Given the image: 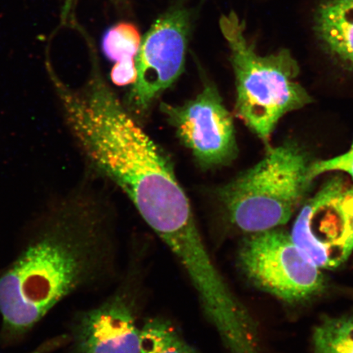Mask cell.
Listing matches in <instances>:
<instances>
[{"instance_id":"15","label":"cell","mask_w":353,"mask_h":353,"mask_svg":"<svg viewBox=\"0 0 353 353\" xmlns=\"http://www.w3.org/2000/svg\"><path fill=\"white\" fill-rule=\"evenodd\" d=\"M68 342V335L64 331L44 339L32 350L23 353H57L63 350Z\"/></svg>"},{"instance_id":"2","label":"cell","mask_w":353,"mask_h":353,"mask_svg":"<svg viewBox=\"0 0 353 353\" xmlns=\"http://www.w3.org/2000/svg\"><path fill=\"white\" fill-rule=\"evenodd\" d=\"M50 72L61 118L86 174L120 188L148 226L192 209L170 158L121 103L98 66L78 88Z\"/></svg>"},{"instance_id":"7","label":"cell","mask_w":353,"mask_h":353,"mask_svg":"<svg viewBox=\"0 0 353 353\" xmlns=\"http://www.w3.org/2000/svg\"><path fill=\"white\" fill-rule=\"evenodd\" d=\"M161 112L204 169L231 164L236 158L233 117L215 85L207 83L196 98L183 105L162 103Z\"/></svg>"},{"instance_id":"10","label":"cell","mask_w":353,"mask_h":353,"mask_svg":"<svg viewBox=\"0 0 353 353\" xmlns=\"http://www.w3.org/2000/svg\"><path fill=\"white\" fill-rule=\"evenodd\" d=\"M316 26L328 52L353 70V0H325Z\"/></svg>"},{"instance_id":"5","label":"cell","mask_w":353,"mask_h":353,"mask_svg":"<svg viewBox=\"0 0 353 353\" xmlns=\"http://www.w3.org/2000/svg\"><path fill=\"white\" fill-rule=\"evenodd\" d=\"M237 262L251 284L286 302L303 301L324 288L320 268L281 228L245 237L238 250Z\"/></svg>"},{"instance_id":"13","label":"cell","mask_w":353,"mask_h":353,"mask_svg":"<svg viewBox=\"0 0 353 353\" xmlns=\"http://www.w3.org/2000/svg\"><path fill=\"white\" fill-rule=\"evenodd\" d=\"M315 353H353V317L325 320L313 334Z\"/></svg>"},{"instance_id":"12","label":"cell","mask_w":353,"mask_h":353,"mask_svg":"<svg viewBox=\"0 0 353 353\" xmlns=\"http://www.w3.org/2000/svg\"><path fill=\"white\" fill-rule=\"evenodd\" d=\"M140 353H199L175 326L163 317H150L141 325Z\"/></svg>"},{"instance_id":"11","label":"cell","mask_w":353,"mask_h":353,"mask_svg":"<svg viewBox=\"0 0 353 353\" xmlns=\"http://www.w3.org/2000/svg\"><path fill=\"white\" fill-rule=\"evenodd\" d=\"M140 34L136 26L122 22L105 34L103 50L105 57L114 61L110 73L114 85H134L137 78L135 59L141 46Z\"/></svg>"},{"instance_id":"14","label":"cell","mask_w":353,"mask_h":353,"mask_svg":"<svg viewBox=\"0 0 353 353\" xmlns=\"http://www.w3.org/2000/svg\"><path fill=\"white\" fill-rule=\"evenodd\" d=\"M341 171L347 174L353 180V142L345 153L326 160L313 161L310 168L312 178L328 172Z\"/></svg>"},{"instance_id":"16","label":"cell","mask_w":353,"mask_h":353,"mask_svg":"<svg viewBox=\"0 0 353 353\" xmlns=\"http://www.w3.org/2000/svg\"><path fill=\"white\" fill-rule=\"evenodd\" d=\"M341 204L353 235V187L344 184L341 193Z\"/></svg>"},{"instance_id":"6","label":"cell","mask_w":353,"mask_h":353,"mask_svg":"<svg viewBox=\"0 0 353 353\" xmlns=\"http://www.w3.org/2000/svg\"><path fill=\"white\" fill-rule=\"evenodd\" d=\"M190 19L183 8H172L145 35L135 65L137 78L128 95V110L143 114L183 73Z\"/></svg>"},{"instance_id":"9","label":"cell","mask_w":353,"mask_h":353,"mask_svg":"<svg viewBox=\"0 0 353 353\" xmlns=\"http://www.w3.org/2000/svg\"><path fill=\"white\" fill-rule=\"evenodd\" d=\"M341 179L328 181L305 202L294 224L295 245L317 268H336L353 251V235L341 204Z\"/></svg>"},{"instance_id":"1","label":"cell","mask_w":353,"mask_h":353,"mask_svg":"<svg viewBox=\"0 0 353 353\" xmlns=\"http://www.w3.org/2000/svg\"><path fill=\"white\" fill-rule=\"evenodd\" d=\"M85 173L46 199L21 227L0 267V347L26 341L66 300L103 284L114 263L113 209Z\"/></svg>"},{"instance_id":"4","label":"cell","mask_w":353,"mask_h":353,"mask_svg":"<svg viewBox=\"0 0 353 353\" xmlns=\"http://www.w3.org/2000/svg\"><path fill=\"white\" fill-rule=\"evenodd\" d=\"M219 26L231 50L236 88L235 113L268 145L281 118L312 101L298 81L297 61L287 50L259 55L247 39L245 22L236 12L223 15Z\"/></svg>"},{"instance_id":"3","label":"cell","mask_w":353,"mask_h":353,"mask_svg":"<svg viewBox=\"0 0 353 353\" xmlns=\"http://www.w3.org/2000/svg\"><path fill=\"white\" fill-rule=\"evenodd\" d=\"M312 162L294 141L268 148L257 164L216 190L224 222L247 235L283 226L310 192Z\"/></svg>"},{"instance_id":"8","label":"cell","mask_w":353,"mask_h":353,"mask_svg":"<svg viewBox=\"0 0 353 353\" xmlns=\"http://www.w3.org/2000/svg\"><path fill=\"white\" fill-rule=\"evenodd\" d=\"M61 353H140L141 326L135 299L125 286L103 301L72 313Z\"/></svg>"}]
</instances>
